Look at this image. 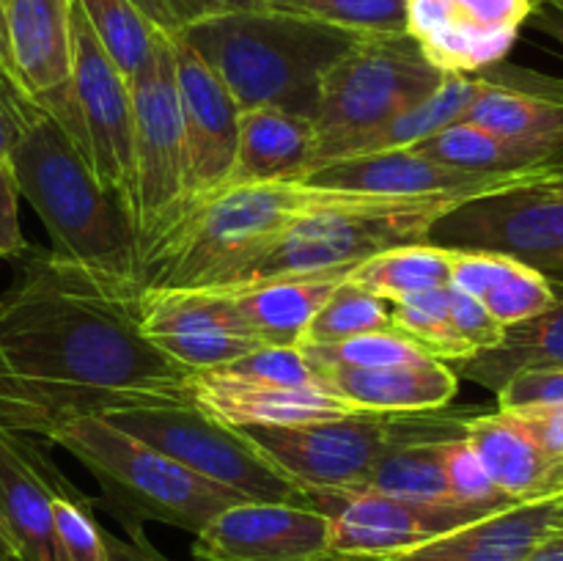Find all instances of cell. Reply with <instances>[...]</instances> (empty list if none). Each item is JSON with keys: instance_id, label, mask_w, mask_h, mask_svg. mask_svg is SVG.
Returning <instances> with one entry per match:
<instances>
[{"instance_id": "cell-1", "label": "cell", "mask_w": 563, "mask_h": 561, "mask_svg": "<svg viewBox=\"0 0 563 561\" xmlns=\"http://www.w3.org/2000/svg\"><path fill=\"white\" fill-rule=\"evenodd\" d=\"M0 295V427L53 440L80 418L190 402V372L141 330V295L53 251L22 253Z\"/></svg>"}, {"instance_id": "cell-2", "label": "cell", "mask_w": 563, "mask_h": 561, "mask_svg": "<svg viewBox=\"0 0 563 561\" xmlns=\"http://www.w3.org/2000/svg\"><path fill=\"white\" fill-rule=\"evenodd\" d=\"M9 168L20 196L42 218L53 240L49 251L60 262L137 292L141 248L135 220L97 179L58 119L38 110L16 143Z\"/></svg>"}, {"instance_id": "cell-3", "label": "cell", "mask_w": 563, "mask_h": 561, "mask_svg": "<svg viewBox=\"0 0 563 561\" xmlns=\"http://www.w3.org/2000/svg\"><path fill=\"white\" fill-rule=\"evenodd\" d=\"M236 108H275L311 119L330 66L357 33L278 9L209 11L179 28Z\"/></svg>"}, {"instance_id": "cell-4", "label": "cell", "mask_w": 563, "mask_h": 561, "mask_svg": "<svg viewBox=\"0 0 563 561\" xmlns=\"http://www.w3.org/2000/svg\"><path fill=\"white\" fill-rule=\"evenodd\" d=\"M460 201L363 196L295 220L256 251L236 258L203 289L240 292L267 280L350 275L357 264L401 245L429 242L434 220Z\"/></svg>"}, {"instance_id": "cell-5", "label": "cell", "mask_w": 563, "mask_h": 561, "mask_svg": "<svg viewBox=\"0 0 563 561\" xmlns=\"http://www.w3.org/2000/svg\"><path fill=\"white\" fill-rule=\"evenodd\" d=\"M49 443L66 449L88 468L102 490L104 506L124 528L157 520L181 531L201 534L218 512L245 501L229 487L198 476L135 435L121 432L104 418L93 416L66 424Z\"/></svg>"}, {"instance_id": "cell-6", "label": "cell", "mask_w": 563, "mask_h": 561, "mask_svg": "<svg viewBox=\"0 0 563 561\" xmlns=\"http://www.w3.org/2000/svg\"><path fill=\"white\" fill-rule=\"evenodd\" d=\"M471 410L352 413L295 427H247L253 443L306 490H361L377 462L405 440L465 435Z\"/></svg>"}, {"instance_id": "cell-7", "label": "cell", "mask_w": 563, "mask_h": 561, "mask_svg": "<svg viewBox=\"0 0 563 561\" xmlns=\"http://www.w3.org/2000/svg\"><path fill=\"white\" fill-rule=\"evenodd\" d=\"M443 80L445 72L429 64L407 31L357 36L324 75L313 116L317 146L308 174L322 168L346 141L421 105Z\"/></svg>"}, {"instance_id": "cell-8", "label": "cell", "mask_w": 563, "mask_h": 561, "mask_svg": "<svg viewBox=\"0 0 563 561\" xmlns=\"http://www.w3.org/2000/svg\"><path fill=\"white\" fill-rule=\"evenodd\" d=\"M47 110L86 154L97 179L132 215V86L77 6L71 9V77ZM135 220V218H132Z\"/></svg>"}, {"instance_id": "cell-9", "label": "cell", "mask_w": 563, "mask_h": 561, "mask_svg": "<svg viewBox=\"0 0 563 561\" xmlns=\"http://www.w3.org/2000/svg\"><path fill=\"white\" fill-rule=\"evenodd\" d=\"M121 432L141 438L174 457L198 476L229 487L245 501H289L302 504V487L291 482L245 429L229 427L192 402L165 407H137L102 416Z\"/></svg>"}, {"instance_id": "cell-10", "label": "cell", "mask_w": 563, "mask_h": 561, "mask_svg": "<svg viewBox=\"0 0 563 561\" xmlns=\"http://www.w3.org/2000/svg\"><path fill=\"white\" fill-rule=\"evenodd\" d=\"M132 127V218L141 256L176 220L185 204V135L170 31L159 36L152 58L130 80Z\"/></svg>"}, {"instance_id": "cell-11", "label": "cell", "mask_w": 563, "mask_h": 561, "mask_svg": "<svg viewBox=\"0 0 563 561\" xmlns=\"http://www.w3.org/2000/svg\"><path fill=\"white\" fill-rule=\"evenodd\" d=\"M429 242L449 251L504 253L563 280V196L531 185L456 204L434 220Z\"/></svg>"}, {"instance_id": "cell-12", "label": "cell", "mask_w": 563, "mask_h": 561, "mask_svg": "<svg viewBox=\"0 0 563 561\" xmlns=\"http://www.w3.org/2000/svg\"><path fill=\"white\" fill-rule=\"evenodd\" d=\"M302 504L330 517L333 559L396 553L498 512L449 501L396 498L374 490H306Z\"/></svg>"}, {"instance_id": "cell-13", "label": "cell", "mask_w": 563, "mask_h": 561, "mask_svg": "<svg viewBox=\"0 0 563 561\" xmlns=\"http://www.w3.org/2000/svg\"><path fill=\"white\" fill-rule=\"evenodd\" d=\"M555 168L520 170V174H473L432 157L399 148V152L366 154V157L339 160L302 176L300 182L333 190L368 193L383 198H445V201H473L517 187L544 185Z\"/></svg>"}, {"instance_id": "cell-14", "label": "cell", "mask_w": 563, "mask_h": 561, "mask_svg": "<svg viewBox=\"0 0 563 561\" xmlns=\"http://www.w3.org/2000/svg\"><path fill=\"white\" fill-rule=\"evenodd\" d=\"M185 135V204L203 201L225 185L240 141V108L179 31H170ZM179 218V215H176Z\"/></svg>"}, {"instance_id": "cell-15", "label": "cell", "mask_w": 563, "mask_h": 561, "mask_svg": "<svg viewBox=\"0 0 563 561\" xmlns=\"http://www.w3.org/2000/svg\"><path fill=\"white\" fill-rule=\"evenodd\" d=\"M330 517L311 504L236 501L196 534V561H324Z\"/></svg>"}, {"instance_id": "cell-16", "label": "cell", "mask_w": 563, "mask_h": 561, "mask_svg": "<svg viewBox=\"0 0 563 561\" xmlns=\"http://www.w3.org/2000/svg\"><path fill=\"white\" fill-rule=\"evenodd\" d=\"M141 330L185 372L225 366L267 346L242 324L229 297L209 289L141 292Z\"/></svg>"}, {"instance_id": "cell-17", "label": "cell", "mask_w": 563, "mask_h": 561, "mask_svg": "<svg viewBox=\"0 0 563 561\" xmlns=\"http://www.w3.org/2000/svg\"><path fill=\"white\" fill-rule=\"evenodd\" d=\"M482 91L460 121L482 127L539 165L563 163V77L500 64L478 72Z\"/></svg>"}, {"instance_id": "cell-18", "label": "cell", "mask_w": 563, "mask_h": 561, "mask_svg": "<svg viewBox=\"0 0 563 561\" xmlns=\"http://www.w3.org/2000/svg\"><path fill=\"white\" fill-rule=\"evenodd\" d=\"M187 396L198 410L229 427H295L363 413L328 385H275L234 377L220 369L190 372Z\"/></svg>"}, {"instance_id": "cell-19", "label": "cell", "mask_w": 563, "mask_h": 561, "mask_svg": "<svg viewBox=\"0 0 563 561\" xmlns=\"http://www.w3.org/2000/svg\"><path fill=\"white\" fill-rule=\"evenodd\" d=\"M559 531H563V490L511 504L396 553L366 559L328 556L324 561H528L539 544Z\"/></svg>"}, {"instance_id": "cell-20", "label": "cell", "mask_w": 563, "mask_h": 561, "mask_svg": "<svg viewBox=\"0 0 563 561\" xmlns=\"http://www.w3.org/2000/svg\"><path fill=\"white\" fill-rule=\"evenodd\" d=\"M71 9L75 0H0L11 72L38 108L69 86Z\"/></svg>"}, {"instance_id": "cell-21", "label": "cell", "mask_w": 563, "mask_h": 561, "mask_svg": "<svg viewBox=\"0 0 563 561\" xmlns=\"http://www.w3.org/2000/svg\"><path fill=\"white\" fill-rule=\"evenodd\" d=\"M64 473L25 435L0 427V520L20 561H58L53 495Z\"/></svg>"}, {"instance_id": "cell-22", "label": "cell", "mask_w": 563, "mask_h": 561, "mask_svg": "<svg viewBox=\"0 0 563 561\" xmlns=\"http://www.w3.org/2000/svg\"><path fill=\"white\" fill-rule=\"evenodd\" d=\"M465 438L506 498L531 501L563 490L561 462L544 454L509 410H471L465 418Z\"/></svg>"}, {"instance_id": "cell-23", "label": "cell", "mask_w": 563, "mask_h": 561, "mask_svg": "<svg viewBox=\"0 0 563 561\" xmlns=\"http://www.w3.org/2000/svg\"><path fill=\"white\" fill-rule=\"evenodd\" d=\"M407 33L445 75H478L506 61L515 33L484 25L460 0H407Z\"/></svg>"}, {"instance_id": "cell-24", "label": "cell", "mask_w": 563, "mask_h": 561, "mask_svg": "<svg viewBox=\"0 0 563 561\" xmlns=\"http://www.w3.org/2000/svg\"><path fill=\"white\" fill-rule=\"evenodd\" d=\"M341 399L372 413H418L449 407L460 391L454 369L434 358L372 369H328L317 372Z\"/></svg>"}, {"instance_id": "cell-25", "label": "cell", "mask_w": 563, "mask_h": 561, "mask_svg": "<svg viewBox=\"0 0 563 561\" xmlns=\"http://www.w3.org/2000/svg\"><path fill=\"white\" fill-rule=\"evenodd\" d=\"M313 146L317 127L311 119L275 108L240 110L234 165L220 190L269 182H300L311 168Z\"/></svg>"}, {"instance_id": "cell-26", "label": "cell", "mask_w": 563, "mask_h": 561, "mask_svg": "<svg viewBox=\"0 0 563 561\" xmlns=\"http://www.w3.org/2000/svg\"><path fill=\"white\" fill-rule=\"evenodd\" d=\"M555 306L539 317L526 319L504 330V339L493 350L476 352L471 358L451 363L456 377L484 385L498 394L511 377L526 372L563 366V280H553Z\"/></svg>"}, {"instance_id": "cell-27", "label": "cell", "mask_w": 563, "mask_h": 561, "mask_svg": "<svg viewBox=\"0 0 563 561\" xmlns=\"http://www.w3.org/2000/svg\"><path fill=\"white\" fill-rule=\"evenodd\" d=\"M346 275L284 278L240 292H220L247 330L267 346H297L313 314L324 306ZM212 292V289H209Z\"/></svg>"}, {"instance_id": "cell-28", "label": "cell", "mask_w": 563, "mask_h": 561, "mask_svg": "<svg viewBox=\"0 0 563 561\" xmlns=\"http://www.w3.org/2000/svg\"><path fill=\"white\" fill-rule=\"evenodd\" d=\"M482 91V77L478 75H445L440 88L429 94L421 105H416L407 113L396 116V119L385 121L377 130H368L366 135L352 138L344 146L335 148L328 157V163H339V160L366 157V154H383V152H399V148H412L429 135H434L443 127L454 124L465 116L473 99Z\"/></svg>"}, {"instance_id": "cell-29", "label": "cell", "mask_w": 563, "mask_h": 561, "mask_svg": "<svg viewBox=\"0 0 563 561\" xmlns=\"http://www.w3.org/2000/svg\"><path fill=\"white\" fill-rule=\"evenodd\" d=\"M346 280L361 289L396 302L418 292L440 289L451 284V251L432 242L390 248L350 270Z\"/></svg>"}, {"instance_id": "cell-30", "label": "cell", "mask_w": 563, "mask_h": 561, "mask_svg": "<svg viewBox=\"0 0 563 561\" xmlns=\"http://www.w3.org/2000/svg\"><path fill=\"white\" fill-rule=\"evenodd\" d=\"M449 440L451 438H440V435L405 440L377 462L361 490H374V493L396 495V498L456 504L451 501L449 482H445V443Z\"/></svg>"}, {"instance_id": "cell-31", "label": "cell", "mask_w": 563, "mask_h": 561, "mask_svg": "<svg viewBox=\"0 0 563 561\" xmlns=\"http://www.w3.org/2000/svg\"><path fill=\"white\" fill-rule=\"evenodd\" d=\"M412 152L438 160V163L454 165V168L473 170V174H520V170L559 168V165L533 163L520 148L500 141L498 135L471 124V121H454V124L443 127L427 141L412 146Z\"/></svg>"}, {"instance_id": "cell-32", "label": "cell", "mask_w": 563, "mask_h": 561, "mask_svg": "<svg viewBox=\"0 0 563 561\" xmlns=\"http://www.w3.org/2000/svg\"><path fill=\"white\" fill-rule=\"evenodd\" d=\"M77 6L115 66L132 80L152 58L163 28L154 25L135 0H77Z\"/></svg>"}, {"instance_id": "cell-33", "label": "cell", "mask_w": 563, "mask_h": 561, "mask_svg": "<svg viewBox=\"0 0 563 561\" xmlns=\"http://www.w3.org/2000/svg\"><path fill=\"white\" fill-rule=\"evenodd\" d=\"M449 286L418 292V295L390 302V328L410 339L423 355L451 366L462 358H471V350L451 324Z\"/></svg>"}, {"instance_id": "cell-34", "label": "cell", "mask_w": 563, "mask_h": 561, "mask_svg": "<svg viewBox=\"0 0 563 561\" xmlns=\"http://www.w3.org/2000/svg\"><path fill=\"white\" fill-rule=\"evenodd\" d=\"M390 328V302L352 280H341L324 306L313 314L300 344H335L366 333H383Z\"/></svg>"}, {"instance_id": "cell-35", "label": "cell", "mask_w": 563, "mask_h": 561, "mask_svg": "<svg viewBox=\"0 0 563 561\" xmlns=\"http://www.w3.org/2000/svg\"><path fill=\"white\" fill-rule=\"evenodd\" d=\"M262 9L289 11L357 36L407 31V0H264Z\"/></svg>"}, {"instance_id": "cell-36", "label": "cell", "mask_w": 563, "mask_h": 561, "mask_svg": "<svg viewBox=\"0 0 563 561\" xmlns=\"http://www.w3.org/2000/svg\"><path fill=\"white\" fill-rule=\"evenodd\" d=\"M302 358L313 372H328V369H372L390 366V363L421 361L423 355L410 339H405L396 330L383 333L355 336V339L335 341V344H297Z\"/></svg>"}, {"instance_id": "cell-37", "label": "cell", "mask_w": 563, "mask_h": 561, "mask_svg": "<svg viewBox=\"0 0 563 561\" xmlns=\"http://www.w3.org/2000/svg\"><path fill=\"white\" fill-rule=\"evenodd\" d=\"M53 534L58 561H108L104 528L93 517L91 498L66 479L53 495Z\"/></svg>"}, {"instance_id": "cell-38", "label": "cell", "mask_w": 563, "mask_h": 561, "mask_svg": "<svg viewBox=\"0 0 563 561\" xmlns=\"http://www.w3.org/2000/svg\"><path fill=\"white\" fill-rule=\"evenodd\" d=\"M555 286L548 275H542L539 270L528 267L522 262H511V267L506 270L504 278L482 297L484 308L495 317V322L511 328V324H520L526 319L539 317L548 308L555 306Z\"/></svg>"}, {"instance_id": "cell-39", "label": "cell", "mask_w": 563, "mask_h": 561, "mask_svg": "<svg viewBox=\"0 0 563 561\" xmlns=\"http://www.w3.org/2000/svg\"><path fill=\"white\" fill-rule=\"evenodd\" d=\"M445 482H449L451 501H456V504L484 506V509H504V506L520 504V501L506 498L495 487L465 435L451 438L445 443Z\"/></svg>"}, {"instance_id": "cell-40", "label": "cell", "mask_w": 563, "mask_h": 561, "mask_svg": "<svg viewBox=\"0 0 563 561\" xmlns=\"http://www.w3.org/2000/svg\"><path fill=\"white\" fill-rule=\"evenodd\" d=\"M220 372L234 377L258 380L275 385H317L319 377L297 346H262L236 361L218 366Z\"/></svg>"}, {"instance_id": "cell-41", "label": "cell", "mask_w": 563, "mask_h": 561, "mask_svg": "<svg viewBox=\"0 0 563 561\" xmlns=\"http://www.w3.org/2000/svg\"><path fill=\"white\" fill-rule=\"evenodd\" d=\"M449 311L451 324H454L456 336L465 341L471 355L484 350H493L500 339H504V324L495 322L493 314L484 308L482 300L465 295V292L449 286Z\"/></svg>"}, {"instance_id": "cell-42", "label": "cell", "mask_w": 563, "mask_h": 561, "mask_svg": "<svg viewBox=\"0 0 563 561\" xmlns=\"http://www.w3.org/2000/svg\"><path fill=\"white\" fill-rule=\"evenodd\" d=\"M38 105L22 91L14 75L0 72V163L9 165L16 143L25 135L27 124L36 119Z\"/></svg>"}, {"instance_id": "cell-43", "label": "cell", "mask_w": 563, "mask_h": 561, "mask_svg": "<svg viewBox=\"0 0 563 561\" xmlns=\"http://www.w3.org/2000/svg\"><path fill=\"white\" fill-rule=\"evenodd\" d=\"M495 396H498L500 410L533 405H563V366L517 374Z\"/></svg>"}, {"instance_id": "cell-44", "label": "cell", "mask_w": 563, "mask_h": 561, "mask_svg": "<svg viewBox=\"0 0 563 561\" xmlns=\"http://www.w3.org/2000/svg\"><path fill=\"white\" fill-rule=\"evenodd\" d=\"M509 413L528 429V435L542 446L544 454L553 457L555 462L563 465V405L515 407V410Z\"/></svg>"}, {"instance_id": "cell-45", "label": "cell", "mask_w": 563, "mask_h": 561, "mask_svg": "<svg viewBox=\"0 0 563 561\" xmlns=\"http://www.w3.org/2000/svg\"><path fill=\"white\" fill-rule=\"evenodd\" d=\"M27 251L20 223V190L9 165L0 163V258H20Z\"/></svg>"}, {"instance_id": "cell-46", "label": "cell", "mask_w": 563, "mask_h": 561, "mask_svg": "<svg viewBox=\"0 0 563 561\" xmlns=\"http://www.w3.org/2000/svg\"><path fill=\"white\" fill-rule=\"evenodd\" d=\"M137 9L163 31H179L187 22L209 14V0H135Z\"/></svg>"}, {"instance_id": "cell-47", "label": "cell", "mask_w": 563, "mask_h": 561, "mask_svg": "<svg viewBox=\"0 0 563 561\" xmlns=\"http://www.w3.org/2000/svg\"><path fill=\"white\" fill-rule=\"evenodd\" d=\"M126 537L104 531V544H108V561H170L168 556L159 553L146 537L143 526H126Z\"/></svg>"}, {"instance_id": "cell-48", "label": "cell", "mask_w": 563, "mask_h": 561, "mask_svg": "<svg viewBox=\"0 0 563 561\" xmlns=\"http://www.w3.org/2000/svg\"><path fill=\"white\" fill-rule=\"evenodd\" d=\"M531 22L542 33L553 36L555 42H559L561 47H563V6H559V9H539V11H533Z\"/></svg>"}, {"instance_id": "cell-49", "label": "cell", "mask_w": 563, "mask_h": 561, "mask_svg": "<svg viewBox=\"0 0 563 561\" xmlns=\"http://www.w3.org/2000/svg\"><path fill=\"white\" fill-rule=\"evenodd\" d=\"M528 561H563V531L553 534L548 542L539 544Z\"/></svg>"}, {"instance_id": "cell-50", "label": "cell", "mask_w": 563, "mask_h": 561, "mask_svg": "<svg viewBox=\"0 0 563 561\" xmlns=\"http://www.w3.org/2000/svg\"><path fill=\"white\" fill-rule=\"evenodd\" d=\"M264 0H209L212 11H234V9H262Z\"/></svg>"}, {"instance_id": "cell-51", "label": "cell", "mask_w": 563, "mask_h": 561, "mask_svg": "<svg viewBox=\"0 0 563 561\" xmlns=\"http://www.w3.org/2000/svg\"><path fill=\"white\" fill-rule=\"evenodd\" d=\"M0 561H20L14 539H11L9 531H5L3 520H0Z\"/></svg>"}, {"instance_id": "cell-52", "label": "cell", "mask_w": 563, "mask_h": 561, "mask_svg": "<svg viewBox=\"0 0 563 561\" xmlns=\"http://www.w3.org/2000/svg\"><path fill=\"white\" fill-rule=\"evenodd\" d=\"M0 72H9V75H14V72H11V64H9V47H5L3 14H0Z\"/></svg>"}, {"instance_id": "cell-53", "label": "cell", "mask_w": 563, "mask_h": 561, "mask_svg": "<svg viewBox=\"0 0 563 561\" xmlns=\"http://www.w3.org/2000/svg\"><path fill=\"white\" fill-rule=\"evenodd\" d=\"M544 185H548V187H550V190L561 193V196H563V163L559 165V168H555V174H553V176H550V179H548V182H544Z\"/></svg>"}, {"instance_id": "cell-54", "label": "cell", "mask_w": 563, "mask_h": 561, "mask_svg": "<svg viewBox=\"0 0 563 561\" xmlns=\"http://www.w3.org/2000/svg\"><path fill=\"white\" fill-rule=\"evenodd\" d=\"M533 6L539 9H559V6H563V0H533Z\"/></svg>"}]
</instances>
